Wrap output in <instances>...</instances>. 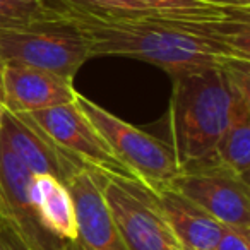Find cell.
<instances>
[{"mask_svg":"<svg viewBox=\"0 0 250 250\" xmlns=\"http://www.w3.org/2000/svg\"><path fill=\"white\" fill-rule=\"evenodd\" d=\"M199 2L218 7H250V0H199Z\"/></svg>","mask_w":250,"mask_h":250,"instance_id":"19","label":"cell"},{"mask_svg":"<svg viewBox=\"0 0 250 250\" xmlns=\"http://www.w3.org/2000/svg\"><path fill=\"white\" fill-rule=\"evenodd\" d=\"M0 250H12V249H11V247L7 245V243L4 242V240L0 238Z\"/></svg>","mask_w":250,"mask_h":250,"instance_id":"22","label":"cell"},{"mask_svg":"<svg viewBox=\"0 0 250 250\" xmlns=\"http://www.w3.org/2000/svg\"><path fill=\"white\" fill-rule=\"evenodd\" d=\"M2 70H4V62L0 59V101H2V96H4V91H2Z\"/></svg>","mask_w":250,"mask_h":250,"instance_id":"21","label":"cell"},{"mask_svg":"<svg viewBox=\"0 0 250 250\" xmlns=\"http://www.w3.org/2000/svg\"><path fill=\"white\" fill-rule=\"evenodd\" d=\"M2 104L11 113H31L74 101V81L19 62H4Z\"/></svg>","mask_w":250,"mask_h":250,"instance_id":"11","label":"cell"},{"mask_svg":"<svg viewBox=\"0 0 250 250\" xmlns=\"http://www.w3.org/2000/svg\"><path fill=\"white\" fill-rule=\"evenodd\" d=\"M96 177L127 250H184L149 185L101 171Z\"/></svg>","mask_w":250,"mask_h":250,"instance_id":"4","label":"cell"},{"mask_svg":"<svg viewBox=\"0 0 250 250\" xmlns=\"http://www.w3.org/2000/svg\"><path fill=\"white\" fill-rule=\"evenodd\" d=\"M163 212L184 250H214L225 225L199 208L195 202L171 188L154 190Z\"/></svg>","mask_w":250,"mask_h":250,"instance_id":"13","label":"cell"},{"mask_svg":"<svg viewBox=\"0 0 250 250\" xmlns=\"http://www.w3.org/2000/svg\"><path fill=\"white\" fill-rule=\"evenodd\" d=\"M29 115L63 151L83 161L87 168L101 173L134 177L115 156L89 118L79 110L76 101L36 110Z\"/></svg>","mask_w":250,"mask_h":250,"instance_id":"8","label":"cell"},{"mask_svg":"<svg viewBox=\"0 0 250 250\" xmlns=\"http://www.w3.org/2000/svg\"><path fill=\"white\" fill-rule=\"evenodd\" d=\"M136 2L149 9H192L206 5L199 0H136Z\"/></svg>","mask_w":250,"mask_h":250,"instance_id":"18","label":"cell"},{"mask_svg":"<svg viewBox=\"0 0 250 250\" xmlns=\"http://www.w3.org/2000/svg\"><path fill=\"white\" fill-rule=\"evenodd\" d=\"M170 187L225 226H250L249 180L223 165L182 170Z\"/></svg>","mask_w":250,"mask_h":250,"instance_id":"7","label":"cell"},{"mask_svg":"<svg viewBox=\"0 0 250 250\" xmlns=\"http://www.w3.org/2000/svg\"><path fill=\"white\" fill-rule=\"evenodd\" d=\"M0 134L12 153L33 175H52L67 184L86 165L63 151L29 113H11L4 108Z\"/></svg>","mask_w":250,"mask_h":250,"instance_id":"9","label":"cell"},{"mask_svg":"<svg viewBox=\"0 0 250 250\" xmlns=\"http://www.w3.org/2000/svg\"><path fill=\"white\" fill-rule=\"evenodd\" d=\"M229 63L171 77L167 132L178 168L216 165V151L226 129L233 96Z\"/></svg>","mask_w":250,"mask_h":250,"instance_id":"2","label":"cell"},{"mask_svg":"<svg viewBox=\"0 0 250 250\" xmlns=\"http://www.w3.org/2000/svg\"><path fill=\"white\" fill-rule=\"evenodd\" d=\"M2 113H4V104H2V101H0V120H2Z\"/></svg>","mask_w":250,"mask_h":250,"instance_id":"23","label":"cell"},{"mask_svg":"<svg viewBox=\"0 0 250 250\" xmlns=\"http://www.w3.org/2000/svg\"><path fill=\"white\" fill-rule=\"evenodd\" d=\"M31 178L0 134V238L12 250H76L40 223L29 194Z\"/></svg>","mask_w":250,"mask_h":250,"instance_id":"6","label":"cell"},{"mask_svg":"<svg viewBox=\"0 0 250 250\" xmlns=\"http://www.w3.org/2000/svg\"><path fill=\"white\" fill-rule=\"evenodd\" d=\"M233 83L226 129L216 151V161L249 180L250 168V60L228 65Z\"/></svg>","mask_w":250,"mask_h":250,"instance_id":"12","label":"cell"},{"mask_svg":"<svg viewBox=\"0 0 250 250\" xmlns=\"http://www.w3.org/2000/svg\"><path fill=\"white\" fill-rule=\"evenodd\" d=\"M214 250H250V226H225Z\"/></svg>","mask_w":250,"mask_h":250,"instance_id":"17","label":"cell"},{"mask_svg":"<svg viewBox=\"0 0 250 250\" xmlns=\"http://www.w3.org/2000/svg\"><path fill=\"white\" fill-rule=\"evenodd\" d=\"M60 7L77 9V11L93 12V14H134V12L146 11L149 7H144L136 0H59Z\"/></svg>","mask_w":250,"mask_h":250,"instance_id":"15","label":"cell"},{"mask_svg":"<svg viewBox=\"0 0 250 250\" xmlns=\"http://www.w3.org/2000/svg\"><path fill=\"white\" fill-rule=\"evenodd\" d=\"M74 101L106 141L115 156L129 168L134 177L153 190L170 185L180 173L175 154L167 141L127 124L81 93H76Z\"/></svg>","mask_w":250,"mask_h":250,"instance_id":"5","label":"cell"},{"mask_svg":"<svg viewBox=\"0 0 250 250\" xmlns=\"http://www.w3.org/2000/svg\"><path fill=\"white\" fill-rule=\"evenodd\" d=\"M2 62H19L74 81L89 60L87 40L77 22L60 7L16 28L0 29Z\"/></svg>","mask_w":250,"mask_h":250,"instance_id":"3","label":"cell"},{"mask_svg":"<svg viewBox=\"0 0 250 250\" xmlns=\"http://www.w3.org/2000/svg\"><path fill=\"white\" fill-rule=\"evenodd\" d=\"M16 4H26V5H48L46 0H11Z\"/></svg>","mask_w":250,"mask_h":250,"instance_id":"20","label":"cell"},{"mask_svg":"<svg viewBox=\"0 0 250 250\" xmlns=\"http://www.w3.org/2000/svg\"><path fill=\"white\" fill-rule=\"evenodd\" d=\"M50 5H26L11 0H0V29L16 28L48 11Z\"/></svg>","mask_w":250,"mask_h":250,"instance_id":"16","label":"cell"},{"mask_svg":"<svg viewBox=\"0 0 250 250\" xmlns=\"http://www.w3.org/2000/svg\"><path fill=\"white\" fill-rule=\"evenodd\" d=\"M65 185L76 212V250H127L103 197L96 171L84 167Z\"/></svg>","mask_w":250,"mask_h":250,"instance_id":"10","label":"cell"},{"mask_svg":"<svg viewBox=\"0 0 250 250\" xmlns=\"http://www.w3.org/2000/svg\"><path fill=\"white\" fill-rule=\"evenodd\" d=\"M60 9L84 33L89 59H136L171 77L250 60V7L146 9L122 16Z\"/></svg>","mask_w":250,"mask_h":250,"instance_id":"1","label":"cell"},{"mask_svg":"<svg viewBox=\"0 0 250 250\" xmlns=\"http://www.w3.org/2000/svg\"><path fill=\"white\" fill-rule=\"evenodd\" d=\"M29 194L43 228L62 242L76 245V212L69 187L52 175H33Z\"/></svg>","mask_w":250,"mask_h":250,"instance_id":"14","label":"cell"}]
</instances>
